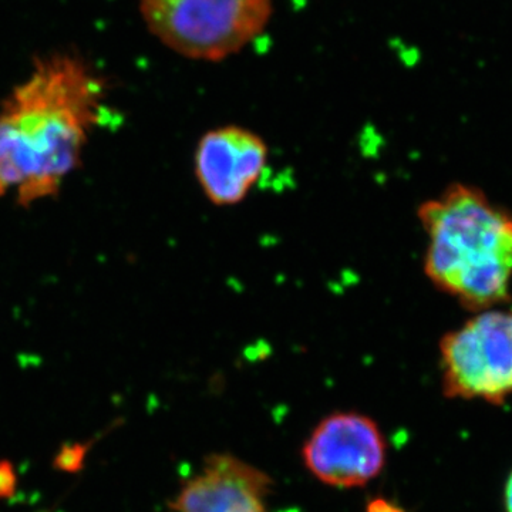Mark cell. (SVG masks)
Here are the masks:
<instances>
[{
	"label": "cell",
	"instance_id": "6da1fadb",
	"mask_svg": "<svg viewBox=\"0 0 512 512\" xmlns=\"http://www.w3.org/2000/svg\"><path fill=\"white\" fill-rule=\"evenodd\" d=\"M106 82L70 53L37 57L0 104V198L22 207L56 197L106 117Z\"/></svg>",
	"mask_w": 512,
	"mask_h": 512
},
{
	"label": "cell",
	"instance_id": "7a4b0ae2",
	"mask_svg": "<svg viewBox=\"0 0 512 512\" xmlns=\"http://www.w3.org/2000/svg\"><path fill=\"white\" fill-rule=\"evenodd\" d=\"M424 274L470 312L512 296V214L476 185L454 183L423 202Z\"/></svg>",
	"mask_w": 512,
	"mask_h": 512
},
{
	"label": "cell",
	"instance_id": "3957f363",
	"mask_svg": "<svg viewBox=\"0 0 512 512\" xmlns=\"http://www.w3.org/2000/svg\"><path fill=\"white\" fill-rule=\"evenodd\" d=\"M151 35L177 55L220 62L264 32L272 0H138Z\"/></svg>",
	"mask_w": 512,
	"mask_h": 512
},
{
	"label": "cell",
	"instance_id": "277c9868",
	"mask_svg": "<svg viewBox=\"0 0 512 512\" xmlns=\"http://www.w3.org/2000/svg\"><path fill=\"white\" fill-rule=\"evenodd\" d=\"M448 399L503 404L512 394V306L473 312L439 343Z\"/></svg>",
	"mask_w": 512,
	"mask_h": 512
},
{
	"label": "cell",
	"instance_id": "5b68a950",
	"mask_svg": "<svg viewBox=\"0 0 512 512\" xmlns=\"http://www.w3.org/2000/svg\"><path fill=\"white\" fill-rule=\"evenodd\" d=\"M305 467L320 483L363 487L382 473L386 440L379 424L356 412H336L320 420L302 447Z\"/></svg>",
	"mask_w": 512,
	"mask_h": 512
},
{
	"label": "cell",
	"instance_id": "8992f818",
	"mask_svg": "<svg viewBox=\"0 0 512 512\" xmlns=\"http://www.w3.org/2000/svg\"><path fill=\"white\" fill-rule=\"evenodd\" d=\"M269 150L248 128L224 126L202 136L195 150V178L214 205H237L261 180Z\"/></svg>",
	"mask_w": 512,
	"mask_h": 512
},
{
	"label": "cell",
	"instance_id": "52a82bcc",
	"mask_svg": "<svg viewBox=\"0 0 512 512\" xmlns=\"http://www.w3.org/2000/svg\"><path fill=\"white\" fill-rule=\"evenodd\" d=\"M274 488L261 468L231 454H212L185 481L171 512H266Z\"/></svg>",
	"mask_w": 512,
	"mask_h": 512
},
{
	"label": "cell",
	"instance_id": "ba28073f",
	"mask_svg": "<svg viewBox=\"0 0 512 512\" xmlns=\"http://www.w3.org/2000/svg\"><path fill=\"white\" fill-rule=\"evenodd\" d=\"M366 512H406L399 505L386 500V498H375L367 504Z\"/></svg>",
	"mask_w": 512,
	"mask_h": 512
},
{
	"label": "cell",
	"instance_id": "9c48e42d",
	"mask_svg": "<svg viewBox=\"0 0 512 512\" xmlns=\"http://www.w3.org/2000/svg\"><path fill=\"white\" fill-rule=\"evenodd\" d=\"M504 503L505 511L512 512V473L508 477L507 484H505Z\"/></svg>",
	"mask_w": 512,
	"mask_h": 512
}]
</instances>
